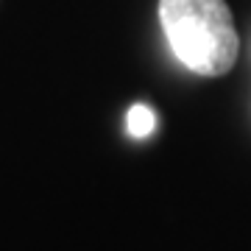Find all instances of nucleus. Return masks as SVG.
Returning a JSON list of instances; mask_svg holds the SVG:
<instances>
[{
    "label": "nucleus",
    "instance_id": "obj_1",
    "mask_svg": "<svg viewBox=\"0 0 251 251\" xmlns=\"http://www.w3.org/2000/svg\"><path fill=\"white\" fill-rule=\"evenodd\" d=\"M168 45L187 70L224 75L240 53V36L226 0H159Z\"/></svg>",
    "mask_w": 251,
    "mask_h": 251
},
{
    "label": "nucleus",
    "instance_id": "obj_2",
    "mask_svg": "<svg viewBox=\"0 0 251 251\" xmlns=\"http://www.w3.org/2000/svg\"><path fill=\"white\" fill-rule=\"evenodd\" d=\"M126 128H128V134L137 137V140H145L148 134H153V128H156V115H153V109H148L145 103L131 106L128 109V117H126Z\"/></svg>",
    "mask_w": 251,
    "mask_h": 251
}]
</instances>
